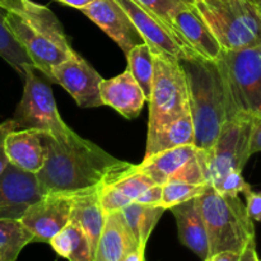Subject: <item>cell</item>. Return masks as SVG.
I'll return each instance as SVG.
<instances>
[{"instance_id":"6da1fadb","label":"cell","mask_w":261,"mask_h":261,"mask_svg":"<svg viewBox=\"0 0 261 261\" xmlns=\"http://www.w3.org/2000/svg\"><path fill=\"white\" fill-rule=\"evenodd\" d=\"M46 148V161L37 172L43 195L51 193L78 194L96 189L115 171L127 167L129 162L120 161L91 140L75 132L60 142L41 133Z\"/></svg>"},{"instance_id":"7a4b0ae2","label":"cell","mask_w":261,"mask_h":261,"mask_svg":"<svg viewBox=\"0 0 261 261\" xmlns=\"http://www.w3.org/2000/svg\"><path fill=\"white\" fill-rule=\"evenodd\" d=\"M7 9V24L33 66L54 83L53 69L74 50L60 20L47 7L32 0H0Z\"/></svg>"},{"instance_id":"3957f363","label":"cell","mask_w":261,"mask_h":261,"mask_svg":"<svg viewBox=\"0 0 261 261\" xmlns=\"http://www.w3.org/2000/svg\"><path fill=\"white\" fill-rule=\"evenodd\" d=\"M186 76L189 107L198 149L209 150L227 121V98L221 71L216 61L200 58L181 59Z\"/></svg>"},{"instance_id":"277c9868","label":"cell","mask_w":261,"mask_h":261,"mask_svg":"<svg viewBox=\"0 0 261 261\" xmlns=\"http://www.w3.org/2000/svg\"><path fill=\"white\" fill-rule=\"evenodd\" d=\"M196 200L208 233L209 256L222 251L241 252L255 240L254 222L239 195L221 194L208 185Z\"/></svg>"},{"instance_id":"5b68a950","label":"cell","mask_w":261,"mask_h":261,"mask_svg":"<svg viewBox=\"0 0 261 261\" xmlns=\"http://www.w3.org/2000/svg\"><path fill=\"white\" fill-rule=\"evenodd\" d=\"M223 51L261 45V7L254 0H194Z\"/></svg>"},{"instance_id":"8992f818","label":"cell","mask_w":261,"mask_h":261,"mask_svg":"<svg viewBox=\"0 0 261 261\" xmlns=\"http://www.w3.org/2000/svg\"><path fill=\"white\" fill-rule=\"evenodd\" d=\"M216 63L223 81L228 119L261 115V45L222 50Z\"/></svg>"},{"instance_id":"52a82bcc","label":"cell","mask_w":261,"mask_h":261,"mask_svg":"<svg viewBox=\"0 0 261 261\" xmlns=\"http://www.w3.org/2000/svg\"><path fill=\"white\" fill-rule=\"evenodd\" d=\"M154 75L149 97L147 143L172 122L190 112L186 76L180 60L165 54H154Z\"/></svg>"},{"instance_id":"ba28073f","label":"cell","mask_w":261,"mask_h":261,"mask_svg":"<svg viewBox=\"0 0 261 261\" xmlns=\"http://www.w3.org/2000/svg\"><path fill=\"white\" fill-rule=\"evenodd\" d=\"M24 88L13 120L18 129L37 130L64 142L74 130L61 119L54 98L51 82L36 66L24 70Z\"/></svg>"},{"instance_id":"9c48e42d","label":"cell","mask_w":261,"mask_h":261,"mask_svg":"<svg viewBox=\"0 0 261 261\" xmlns=\"http://www.w3.org/2000/svg\"><path fill=\"white\" fill-rule=\"evenodd\" d=\"M252 117L236 116L228 119L222 126L213 147L205 152L206 181L211 186L219 182L232 171L244 170L251 157Z\"/></svg>"},{"instance_id":"30bf717a","label":"cell","mask_w":261,"mask_h":261,"mask_svg":"<svg viewBox=\"0 0 261 261\" xmlns=\"http://www.w3.org/2000/svg\"><path fill=\"white\" fill-rule=\"evenodd\" d=\"M73 201L71 194L51 193L28 206L20 222L33 234V242L50 244L70 222Z\"/></svg>"},{"instance_id":"8fae6325","label":"cell","mask_w":261,"mask_h":261,"mask_svg":"<svg viewBox=\"0 0 261 261\" xmlns=\"http://www.w3.org/2000/svg\"><path fill=\"white\" fill-rule=\"evenodd\" d=\"M116 2L129 15L135 28L142 36L144 43L149 46L152 53L165 54V55L177 58L178 60L199 58L170 27L150 14L144 8L138 5L133 0H116Z\"/></svg>"},{"instance_id":"7c38bea8","label":"cell","mask_w":261,"mask_h":261,"mask_svg":"<svg viewBox=\"0 0 261 261\" xmlns=\"http://www.w3.org/2000/svg\"><path fill=\"white\" fill-rule=\"evenodd\" d=\"M54 83L60 84L82 109L103 106L99 94L102 76L74 51L53 69Z\"/></svg>"},{"instance_id":"4fadbf2b","label":"cell","mask_w":261,"mask_h":261,"mask_svg":"<svg viewBox=\"0 0 261 261\" xmlns=\"http://www.w3.org/2000/svg\"><path fill=\"white\" fill-rule=\"evenodd\" d=\"M42 196L37 173L8 163L0 175V218L20 219L28 206Z\"/></svg>"},{"instance_id":"5bb4252c","label":"cell","mask_w":261,"mask_h":261,"mask_svg":"<svg viewBox=\"0 0 261 261\" xmlns=\"http://www.w3.org/2000/svg\"><path fill=\"white\" fill-rule=\"evenodd\" d=\"M172 25L186 46L203 60L216 61L222 48L194 3L181 2L171 15Z\"/></svg>"},{"instance_id":"9a60e30c","label":"cell","mask_w":261,"mask_h":261,"mask_svg":"<svg viewBox=\"0 0 261 261\" xmlns=\"http://www.w3.org/2000/svg\"><path fill=\"white\" fill-rule=\"evenodd\" d=\"M81 12L107 33L125 55H127L134 46L144 42L134 23L116 0H94L82 8Z\"/></svg>"},{"instance_id":"2e32d148","label":"cell","mask_w":261,"mask_h":261,"mask_svg":"<svg viewBox=\"0 0 261 261\" xmlns=\"http://www.w3.org/2000/svg\"><path fill=\"white\" fill-rule=\"evenodd\" d=\"M99 94L102 103L112 107L129 120L139 116L147 101L142 88L129 70L111 79H102Z\"/></svg>"},{"instance_id":"e0dca14e","label":"cell","mask_w":261,"mask_h":261,"mask_svg":"<svg viewBox=\"0 0 261 261\" xmlns=\"http://www.w3.org/2000/svg\"><path fill=\"white\" fill-rule=\"evenodd\" d=\"M8 162L27 172L37 173L46 161V148L41 133L31 129H15L4 142Z\"/></svg>"},{"instance_id":"ac0fdd59","label":"cell","mask_w":261,"mask_h":261,"mask_svg":"<svg viewBox=\"0 0 261 261\" xmlns=\"http://www.w3.org/2000/svg\"><path fill=\"white\" fill-rule=\"evenodd\" d=\"M139 246L121 212L107 213L94 252V261H120Z\"/></svg>"},{"instance_id":"d6986e66","label":"cell","mask_w":261,"mask_h":261,"mask_svg":"<svg viewBox=\"0 0 261 261\" xmlns=\"http://www.w3.org/2000/svg\"><path fill=\"white\" fill-rule=\"evenodd\" d=\"M170 211L176 219L181 244L198 255L201 260H205L209 256L208 233L196 198L177 204L170 208Z\"/></svg>"},{"instance_id":"ffe728a7","label":"cell","mask_w":261,"mask_h":261,"mask_svg":"<svg viewBox=\"0 0 261 261\" xmlns=\"http://www.w3.org/2000/svg\"><path fill=\"white\" fill-rule=\"evenodd\" d=\"M106 213L102 209L98 199V188L74 194L71 218L82 227L91 244L93 254L101 236Z\"/></svg>"},{"instance_id":"44dd1931","label":"cell","mask_w":261,"mask_h":261,"mask_svg":"<svg viewBox=\"0 0 261 261\" xmlns=\"http://www.w3.org/2000/svg\"><path fill=\"white\" fill-rule=\"evenodd\" d=\"M196 153H198V148L194 144L181 145V147L171 148V149L163 150V152L144 158L139 167L148 176H150L157 185H163L185 163L195 157Z\"/></svg>"},{"instance_id":"7402d4cb","label":"cell","mask_w":261,"mask_h":261,"mask_svg":"<svg viewBox=\"0 0 261 261\" xmlns=\"http://www.w3.org/2000/svg\"><path fill=\"white\" fill-rule=\"evenodd\" d=\"M50 245L59 256L69 261H94L88 237L73 219L51 240Z\"/></svg>"},{"instance_id":"603a6c76","label":"cell","mask_w":261,"mask_h":261,"mask_svg":"<svg viewBox=\"0 0 261 261\" xmlns=\"http://www.w3.org/2000/svg\"><path fill=\"white\" fill-rule=\"evenodd\" d=\"M165 212L166 209L162 205H145L133 201L122 209L121 213L140 246L145 247Z\"/></svg>"},{"instance_id":"cb8c5ba5","label":"cell","mask_w":261,"mask_h":261,"mask_svg":"<svg viewBox=\"0 0 261 261\" xmlns=\"http://www.w3.org/2000/svg\"><path fill=\"white\" fill-rule=\"evenodd\" d=\"M195 133L190 112L184 115L175 122L166 127L162 133L157 135L150 143H147L144 158L150 157L155 153L171 149V148L181 147V145L194 144Z\"/></svg>"},{"instance_id":"d4e9b609","label":"cell","mask_w":261,"mask_h":261,"mask_svg":"<svg viewBox=\"0 0 261 261\" xmlns=\"http://www.w3.org/2000/svg\"><path fill=\"white\" fill-rule=\"evenodd\" d=\"M33 242V234L20 219L0 218V261H15L20 251Z\"/></svg>"},{"instance_id":"484cf974","label":"cell","mask_w":261,"mask_h":261,"mask_svg":"<svg viewBox=\"0 0 261 261\" xmlns=\"http://www.w3.org/2000/svg\"><path fill=\"white\" fill-rule=\"evenodd\" d=\"M126 58L127 70L140 86L147 101H149L154 75V55L152 50L147 43H139L129 51Z\"/></svg>"},{"instance_id":"4316f807","label":"cell","mask_w":261,"mask_h":261,"mask_svg":"<svg viewBox=\"0 0 261 261\" xmlns=\"http://www.w3.org/2000/svg\"><path fill=\"white\" fill-rule=\"evenodd\" d=\"M7 9L0 5V56L13 66L22 76L28 65H33L30 56L15 40L7 24Z\"/></svg>"},{"instance_id":"83f0119b","label":"cell","mask_w":261,"mask_h":261,"mask_svg":"<svg viewBox=\"0 0 261 261\" xmlns=\"http://www.w3.org/2000/svg\"><path fill=\"white\" fill-rule=\"evenodd\" d=\"M162 186V200L161 205L167 211L177 204L190 199L198 198L206 189V184H189L178 180H168Z\"/></svg>"},{"instance_id":"f1b7e54d","label":"cell","mask_w":261,"mask_h":261,"mask_svg":"<svg viewBox=\"0 0 261 261\" xmlns=\"http://www.w3.org/2000/svg\"><path fill=\"white\" fill-rule=\"evenodd\" d=\"M133 2H135L138 5L144 8L145 10H148V12H149L150 14L154 15L155 18L162 20L167 27H170L171 30L177 35V32H176L175 28H173L172 25L171 15H172L173 10L178 7L181 0H133ZM178 37H180V36H178Z\"/></svg>"},{"instance_id":"f546056e","label":"cell","mask_w":261,"mask_h":261,"mask_svg":"<svg viewBox=\"0 0 261 261\" xmlns=\"http://www.w3.org/2000/svg\"><path fill=\"white\" fill-rule=\"evenodd\" d=\"M98 199L102 209L106 214L114 213V212H121L125 206L133 203L124 194H121L112 186L106 185V184H101L98 186Z\"/></svg>"},{"instance_id":"4dcf8cb0","label":"cell","mask_w":261,"mask_h":261,"mask_svg":"<svg viewBox=\"0 0 261 261\" xmlns=\"http://www.w3.org/2000/svg\"><path fill=\"white\" fill-rule=\"evenodd\" d=\"M213 188L218 193L226 194V195H239V194L245 195L247 191L252 190L251 186L242 177L241 171H232V172L227 173Z\"/></svg>"},{"instance_id":"1f68e13d","label":"cell","mask_w":261,"mask_h":261,"mask_svg":"<svg viewBox=\"0 0 261 261\" xmlns=\"http://www.w3.org/2000/svg\"><path fill=\"white\" fill-rule=\"evenodd\" d=\"M259 256L256 252L255 240H251L241 252L222 251L218 254L211 255L204 261H257Z\"/></svg>"},{"instance_id":"d6a6232c","label":"cell","mask_w":261,"mask_h":261,"mask_svg":"<svg viewBox=\"0 0 261 261\" xmlns=\"http://www.w3.org/2000/svg\"><path fill=\"white\" fill-rule=\"evenodd\" d=\"M15 129H18V126L13 119L7 120V121H4L3 124H0V175H2L3 171L5 170L7 165L9 163L8 162L7 154H5V148H4L5 138H7V135L9 134L12 130H15Z\"/></svg>"},{"instance_id":"836d02e7","label":"cell","mask_w":261,"mask_h":261,"mask_svg":"<svg viewBox=\"0 0 261 261\" xmlns=\"http://www.w3.org/2000/svg\"><path fill=\"white\" fill-rule=\"evenodd\" d=\"M246 199V209L252 221L261 222V193H255L250 190L245 194Z\"/></svg>"},{"instance_id":"e575fe53","label":"cell","mask_w":261,"mask_h":261,"mask_svg":"<svg viewBox=\"0 0 261 261\" xmlns=\"http://www.w3.org/2000/svg\"><path fill=\"white\" fill-rule=\"evenodd\" d=\"M161 200H162V186L153 185L145 191H143L135 201L145 204V205H161Z\"/></svg>"},{"instance_id":"d590c367","label":"cell","mask_w":261,"mask_h":261,"mask_svg":"<svg viewBox=\"0 0 261 261\" xmlns=\"http://www.w3.org/2000/svg\"><path fill=\"white\" fill-rule=\"evenodd\" d=\"M261 152V115L252 117L251 139H250V153Z\"/></svg>"},{"instance_id":"8d00e7d4","label":"cell","mask_w":261,"mask_h":261,"mask_svg":"<svg viewBox=\"0 0 261 261\" xmlns=\"http://www.w3.org/2000/svg\"><path fill=\"white\" fill-rule=\"evenodd\" d=\"M144 252H145V247L139 246L138 249L133 250V251H130L129 254L125 255V256L120 261H145Z\"/></svg>"},{"instance_id":"74e56055","label":"cell","mask_w":261,"mask_h":261,"mask_svg":"<svg viewBox=\"0 0 261 261\" xmlns=\"http://www.w3.org/2000/svg\"><path fill=\"white\" fill-rule=\"evenodd\" d=\"M58 2L63 3V4H65V5H69V7L76 8V9L81 10L82 8L87 7V5H89L92 2H94V0H58Z\"/></svg>"},{"instance_id":"f35d334b","label":"cell","mask_w":261,"mask_h":261,"mask_svg":"<svg viewBox=\"0 0 261 261\" xmlns=\"http://www.w3.org/2000/svg\"><path fill=\"white\" fill-rule=\"evenodd\" d=\"M181 2H185V3H194V0H181Z\"/></svg>"},{"instance_id":"ab89813d","label":"cell","mask_w":261,"mask_h":261,"mask_svg":"<svg viewBox=\"0 0 261 261\" xmlns=\"http://www.w3.org/2000/svg\"><path fill=\"white\" fill-rule=\"evenodd\" d=\"M257 4H259V5H260V7H261V0H259V3H257Z\"/></svg>"},{"instance_id":"60d3db41","label":"cell","mask_w":261,"mask_h":261,"mask_svg":"<svg viewBox=\"0 0 261 261\" xmlns=\"http://www.w3.org/2000/svg\"><path fill=\"white\" fill-rule=\"evenodd\" d=\"M257 261H261V259H257Z\"/></svg>"}]
</instances>
